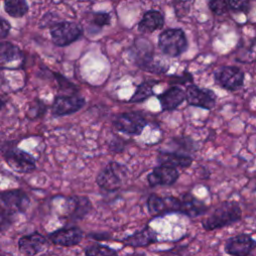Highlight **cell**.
<instances>
[{
	"label": "cell",
	"instance_id": "6da1fadb",
	"mask_svg": "<svg viewBox=\"0 0 256 256\" xmlns=\"http://www.w3.org/2000/svg\"><path fill=\"white\" fill-rule=\"evenodd\" d=\"M242 217V211L238 203L224 201L216 206L212 212L202 220V227L206 231H213L238 222Z\"/></svg>",
	"mask_w": 256,
	"mask_h": 256
},
{
	"label": "cell",
	"instance_id": "7a4b0ae2",
	"mask_svg": "<svg viewBox=\"0 0 256 256\" xmlns=\"http://www.w3.org/2000/svg\"><path fill=\"white\" fill-rule=\"evenodd\" d=\"M128 168L124 164L111 161L105 165L96 176V184L104 191L118 190L128 178Z\"/></svg>",
	"mask_w": 256,
	"mask_h": 256
},
{
	"label": "cell",
	"instance_id": "3957f363",
	"mask_svg": "<svg viewBox=\"0 0 256 256\" xmlns=\"http://www.w3.org/2000/svg\"><path fill=\"white\" fill-rule=\"evenodd\" d=\"M131 57L135 65L151 73H164L169 69V66H164L154 61L153 45L147 39L140 38L135 40L131 49Z\"/></svg>",
	"mask_w": 256,
	"mask_h": 256
},
{
	"label": "cell",
	"instance_id": "277c9868",
	"mask_svg": "<svg viewBox=\"0 0 256 256\" xmlns=\"http://www.w3.org/2000/svg\"><path fill=\"white\" fill-rule=\"evenodd\" d=\"M158 46L161 52L169 57H179L188 48L185 32L180 28H170L160 33Z\"/></svg>",
	"mask_w": 256,
	"mask_h": 256
},
{
	"label": "cell",
	"instance_id": "5b68a950",
	"mask_svg": "<svg viewBox=\"0 0 256 256\" xmlns=\"http://www.w3.org/2000/svg\"><path fill=\"white\" fill-rule=\"evenodd\" d=\"M2 154L7 165L18 173H31L36 169V159L26 151L16 146H7L2 149Z\"/></svg>",
	"mask_w": 256,
	"mask_h": 256
},
{
	"label": "cell",
	"instance_id": "8992f818",
	"mask_svg": "<svg viewBox=\"0 0 256 256\" xmlns=\"http://www.w3.org/2000/svg\"><path fill=\"white\" fill-rule=\"evenodd\" d=\"M83 33L81 25L75 22L62 21L50 28L52 42L58 47H65L77 41Z\"/></svg>",
	"mask_w": 256,
	"mask_h": 256
},
{
	"label": "cell",
	"instance_id": "52a82bcc",
	"mask_svg": "<svg viewBox=\"0 0 256 256\" xmlns=\"http://www.w3.org/2000/svg\"><path fill=\"white\" fill-rule=\"evenodd\" d=\"M147 125L148 121L144 115L136 111L120 113L113 120L114 128L128 135H140Z\"/></svg>",
	"mask_w": 256,
	"mask_h": 256
},
{
	"label": "cell",
	"instance_id": "ba28073f",
	"mask_svg": "<svg viewBox=\"0 0 256 256\" xmlns=\"http://www.w3.org/2000/svg\"><path fill=\"white\" fill-rule=\"evenodd\" d=\"M85 104V98L75 93L71 95H57L51 105V113L54 117L71 115L82 109Z\"/></svg>",
	"mask_w": 256,
	"mask_h": 256
},
{
	"label": "cell",
	"instance_id": "9c48e42d",
	"mask_svg": "<svg viewBox=\"0 0 256 256\" xmlns=\"http://www.w3.org/2000/svg\"><path fill=\"white\" fill-rule=\"evenodd\" d=\"M244 77V72L237 66H222L214 73L215 82L229 91H235L242 87Z\"/></svg>",
	"mask_w": 256,
	"mask_h": 256
},
{
	"label": "cell",
	"instance_id": "30bf717a",
	"mask_svg": "<svg viewBox=\"0 0 256 256\" xmlns=\"http://www.w3.org/2000/svg\"><path fill=\"white\" fill-rule=\"evenodd\" d=\"M186 101L189 105L211 110L216 104V94L207 88H200L197 85L190 84L186 90Z\"/></svg>",
	"mask_w": 256,
	"mask_h": 256
},
{
	"label": "cell",
	"instance_id": "8fae6325",
	"mask_svg": "<svg viewBox=\"0 0 256 256\" xmlns=\"http://www.w3.org/2000/svg\"><path fill=\"white\" fill-rule=\"evenodd\" d=\"M65 219L75 222L84 219L93 209L90 199L86 196L73 195L66 198Z\"/></svg>",
	"mask_w": 256,
	"mask_h": 256
},
{
	"label": "cell",
	"instance_id": "7c38bea8",
	"mask_svg": "<svg viewBox=\"0 0 256 256\" xmlns=\"http://www.w3.org/2000/svg\"><path fill=\"white\" fill-rule=\"evenodd\" d=\"M47 238L54 245L72 247L81 242L83 239V231L76 226L62 227L49 233Z\"/></svg>",
	"mask_w": 256,
	"mask_h": 256
},
{
	"label": "cell",
	"instance_id": "4fadbf2b",
	"mask_svg": "<svg viewBox=\"0 0 256 256\" xmlns=\"http://www.w3.org/2000/svg\"><path fill=\"white\" fill-rule=\"evenodd\" d=\"M2 206L16 213H24L30 205V198L21 189H9L1 192Z\"/></svg>",
	"mask_w": 256,
	"mask_h": 256
},
{
	"label": "cell",
	"instance_id": "5bb4252c",
	"mask_svg": "<svg viewBox=\"0 0 256 256\" xmlns=\"http://www.w3.org/2000/svg\"><path fill=\"white\" fill-rule=\"evenodd\" d=\"M256 248V240L248 234H238L230 237L225 245L224 250L229 255L246 256Z\"/></svg>",
	"mask_w": 256,
	"mask_h": 256
},
{
	"label": "cell",
	"instance_id": "9a60e30c",
	"mask_svg": "<svg viewBox=\"0 0 256 256\" xmlns=\"http://www.w3.org/2000/svg\"><path fill=\"white\" fill-rule=\"evenodd\" d=\"M48 244V238L35 231L31 234L24 235L18 240L19 252L23 255L34 256L44 251Z\"/></svg>",
	"mask_w": 256,
	"mask_h": 256
},
{
	"label": "cell",
	"instance_id": "2e32d148",
	"mask_svg": "<svg viewBox=\"0 0 256 256\" xmlns=\"http://www.w3.org/2000/svg\"><path fill=\"white\" fill-rule=\"evenodd\" d=\"M179 178L177 168L166 165H158L147 175V181L150 187L170 186L173 185Z\"/></svg>",
	"mask_w": 256,
	"mask_h": 256
},
{
	"label": "cell",
	"instance_id": "e0dca14e",
	"mask_svg": "<svg viewBox=\"0 0 256 256\" xmlns=\"http://www.w3.org/2000/svg\"><path fill=\"white\" fill-rule=\"evenodd\" d=\"M124 246L129 247H147L153 243H157L158 240V233L152 229L150 226L146 225L141 230L124 237L123 239L119 240Z\"/></svg>",
	"mask_w": 256,
	"mask_h": 256
},
{
	"label": "cell",
	"instance_id": "ac0fdd59",
	"mask_svg": "<svg viewBox=\"0 0 256 256\" xmlns=\"http://www.w3.org/2000/svg\"><path fill=\"white\" fill-rule=\"evenodd\" d=\"M162 111H173L186 100V92L178 87L172 86L161 94L157 95Z\"/></svg>",
	"mask_w": 256,
	"mask_h": 256
},
{
	"label": "cell",
	"instance_id": "d6986e66",
	"mask_svg": "<svg viewBox=\"0 0 256 256\" xmlns=\"http://www.w3.org/2000/svg\"><path fill=\"white\" fill-rule=\"evenodd\" d=\"M157 162L160 165H166L173 168H187L192 164L193 158L189 154L171 150H161L158 153Z\"/></svg>",
	"mask_w": 256,
	"mask_h": 256
},
{
	"label": "cell",
	"instance_id": "ffe728a7",
	"mask_svg": "<svg viewBox=\"0 0 256 256\" xmlns=\"http://www.w3.org/2000/svg\"><path fill=\"white\" fill-rule=\"evenodd\" d=\"M182 199V211L181 214L186 215L189 218H195L207 213L208 207L199 199L194 197L191 193H185L181 195Z\"/></svg>",
	"mask_w": 256,
	"mask_h": 256
},
{
	"label": "cell",
	"instance_id": "44dd1931",
	"mask_svg": "<svg viewBox=\"0 0 256 256\" xmlns=\"http://www.w3.org/2000/svg\"><path fill=\"white\" fill-rule=\"evenodd\" d=\"M164 25V16L160 11L149 10L144 13L138 23V30L142 33H152Z\"/></svg>",
	"mask_w": 256,
	"mask_h": 256
},
{
	"label": "cell",
	"instance_id": "7402d4cb",
	"mask_svg": "<svg viewBox=\"0 0 256 256\" xmlns=\"http://www.w3.org/2000/svg\"><path fill=\"white\" fill-rule=\"evenodd\" d=\"M160 81L159 80H154V79H149L146 80L142 83H140L137 87L131 98L128 100L129 103H140L143 102L144 100L148 99L152 95H154V90L153 87L157 85Z\"/></svg>",
	"mask_w": 256,
	"mask_h": 256
},
{
	"label": "cell",
	"instance_id": "603a6c76",
	"mask_svg": "<svg viewBox=\"0 0 256 256\" xmlns=\"http://www.w3.org/2000/svg\"><path fill=\"white\" fill-rule=\"evenodd\" d=\"M168 147L171 149V151L189 154L197 149L196 143L194 140L188 136H176L170 139V141L167 143Z\"/></svg>",
	"mask_w": 256,
	"mask_h": 256
},
{
	"label": "cell",
	"instance_id": "cb8c5ba5",
	"mask_svg": "<svg viewBox=\"0 0 256 256\" xmlns=\"http://www.w3.org/2000/svg\"><path fill=\"white\" fill-rule=\"evenodd\" d=\"M22 57L21 50L14 44L2 41L0 44V60L1 64L10 63L19 60Z\"/></svg>",
	"mask_w": 256,
	"mask_h": 256
},
{
	"label": "cell",
	"instance_id": "d4e9b609",
	"mask_svg": "<svg viewBox=\"0 0 256 256\" xmlns=\"http://www.w3.org/2000/svg\"><path fill=\"white\" fill-rule=\"evenodd\" d=\"M5 12L14 18L23 17L28 12L26 0H4Z\"/></svg>",
	"mask_w": 256,
	"mask_h": 256
},
{
	"label": "cell",
	"instance_id": "484cf974",
	"mask_svg": "<svg viewBox=\"0 0 256 256\" xmlns=\"http://www.w3.org/2000/svg\"><path fill=\"white\" fill-rule=\"evenodd\" d=\"M146 206L148 212L155 216V217H160L163 216V208H164V199L163 197H160L157 194H150L147 201H146Z\"/></svg>",
	"mask_w": 256,
	"mask_h": 256
},
{
	"label": "cell",
	"instance_id": "4316f807",
	"mask_svg": "<svg viewBox=\"0 0 256 256\" xmlns=\"http://www.w3.org/2000/svg\"><path fill=\"white\" fill-rule=\"evenodd\" d=\"M85 255L87 256H96V255H116L118 253L117 250L110 248L107 245H103V244H93L91 246H88L85 251H84Z\"/></svg>",
	"mask_w": 256,
	"mask_h": 256
},
{
	"label": "cell",
	"instance_id": "83f0119b",
	"mask_svg": "<svg viewBox=\"0 0 256 256\" xmlns=\"http://www.w3.org/2000/svg\"><path fill=\"white\" fill-rule=\"evenodd\" d=\"M17 215L18 213L11 211L4 206H1V214H0L1 232H5L15 222Z\"/></svg>",
	"mask_w": 256,
	"mask_h": 256
},
{
	"label": "cell",
	"instance_id": "f1b7e54d",
	"mask_svg": "<svg viewBox=\"0 0 256 256\" xmlns=\"http://www.w3.org/2000/svg\"><path fill=\"white\" fill-rule=\"evenodd\" d=\"M47 106L42 100L36 99L33 103L30 104L29 110H28V116L30 119H36L41 116H43L46 112Z\"/></svg>",
	"mask_w": 256,
	"mask_h": 256
},
{
	"label": "cell",
	"instance_id": "f546056e",
	"mask_svg": "<svg viewBox=\"0 0 256 256\" xmlns=\"http://www.w3.org/2000/svg\"><path fill=\"white\" fill-rule=\"evenodd\" d=\"M210 10L216 15H222L226 13L229 7V0H208Z\"/></svg>",
	"mask_w": 256,
	"mask_h": 256
},
{
	"label": "cell",
	"instance_id": "4dcf8cb0",
	"mask_svg": "<svg viewBox=\"0 0 256 256\" xmlns=\"http://www.w3.org/2000/svg\"><path fill=\"white\" fill-rule=\"evenodd\" d=\"M111 16L107 12H96L93 14L92 17V24L98 28H102L104 26H107L110 24Z\"/></svg>",
	"mask_w": 256,
	"mask_h": 256
},
{
	"label": "cell",
	"instance_id": "1f68e13d",
	"mask_svg": "<svg viewBox=\"0 0 256 256\" xmlns=\"http://www.w3.org/2000/svg\"><path fill=\"white\" fill-rule=\"evenodd\" d=\"M126 144L127 142L124 139L118 137L117 135H112V137L108 141V148L112 152L119 153L125 149Z\"/></svg>",
	"mask_w": 256,
	"mask_h": 256
},
{
	"label": "cell",
	"instance_id": "d6a6232c",
	"mask_svg": "<svg viewBox=\"0 0 256 256\" xmlns=\"http://www.w3.org/2000/svg\"><path fill=\"white\" fill-rule=\"evenodd\" d=\"M240 61L246 62V63H251L256 61V40L252 41V43L248 46V48L243 50L242 58L240 59Z\"/></svg>",
	"mask_w": 256,
	"mask_h": 256
},
{
	"label": "cell",
	"instance_id": "836d02e7",
	"mask_svg": "<svg viewBox=\"0 0 256 256\" xmlns=\"http://www.w3.org/2000/svg\"><path fill=\"white\" fill-rule=\"evenodd\" d=\"M52 74L55 76L57 82H58V85H59V88L60 89H64V90H67V91H74V92H77V86H75L73 83H71L68 79H66L64 76H62L61 74L57 73V72H52Z\"/></svg>",
	"mask_w": 256,
	"mask_h": 256
},
{
	"label": "cell",
	"instance_id": "e575fe53",
	"mask_svg": "<svg viewBox=\"0 0 256 256\" xmlns=\"http://www.w3.org/2000/svg\"><path fill=\"white\" fill-rule=\"evenodd\" d=\"M229 7L233 11L247 12L250 8L249 0H229Z\"/></svg>",
	"mask_w": 256,
	"mask_h": 256
},
{
	"label": "cell",
	"instance_id": "d590c367",
	"mask_svg": "<svg viewBox=\"0 0 256 256\" xmlns=\"http://www.w3.org/2000/svg\"><path fill=\"white\" fill-rule=\"evenodd\" d=\"M10 28H11V26H10L9 22H7L4 18H1V29H0L1 39L6 38V36L9 34Z\"/></svg>",
	"mask_w": 256,
	"mask_h": 256
},
{
	"label": "cell",
	"instance_id": "8d00e7d4",
	"mask_svg": "<svg viewBox=\"0 0 256 256\" xmlns=\"http://www.w3.org/2000/svg\"><path fill=\"white\" fill-rule=\"evenodd\" d=\"M88 237L90 238H93L95 240H107L110 238V235L108 233H91L88 235Z\"/></svg>",
	"mask_w": 256,
	"mask_h": 256
}]
</instances>
